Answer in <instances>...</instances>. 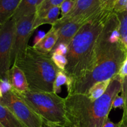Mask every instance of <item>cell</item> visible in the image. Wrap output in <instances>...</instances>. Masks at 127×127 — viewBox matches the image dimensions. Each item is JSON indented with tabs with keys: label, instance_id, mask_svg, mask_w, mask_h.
Masks as SVG:
<instances>
[{
	"label": "cell",
	"instance_id": "6da1fadb",
	"mask_svg": "<svg viewBox=\"0 0 127 127\" xmlns=\"http://www.w3.org/2000/svg\"><path fill=\"white\" fill-rule=\"evenodd\" d=\"M118 24L119 19L113 12L99 35L86 71L81 78L71 81V85L67 88L68 95H88L90 88L95 83L112 79L118 74L127 56L121 41L112 42L110 40L112 31Z\"/></svg>",
	"mask_w": 127,
	"mask_h": 127
},
{
	"label": "cell",
	"instance_id": "7a4b0ae2",
	"mask_svg": "<svg viewBox=\"0 0 127 127\" xmlns=\"http://www.w3.org/2000/svg\"><path fill=\"white\" fill-rule=\"evenodd\" d=\"M122 83L123 79L117 74L104 95L94 101L86 94L67 95L64 98L66 127H102L115 97L122 92Z\"/></svg>",
	"mask_w": 127,
	"mask_h": 127
},
{
	"label": "cell",
	"instance_id": "3957f363",
	"mask_svg": "<svg viewBox=\"0 0 127 127\" xmlns=\"http://www.w3.org/2000/svg\"><path fill=\"white\" fill-rule=\"evenodd\" d=\"M112 9L103 8L88 19L68 45L64 73L72 81L81 78L91 61L99 35L112 14Z\"/></svg>",
	"mask_w": 127,
	"mask_h": 127
},
{
	"label": "cell",
	"instance_id": "277c9868",
	"mask_svg": "<svg viewBox=\"0 0 127 127\" xmlns=\"http://www.w3.org/2000/svg\"><path fill=\"white\" fill-rule=\"evenodd\" d=\"M14 64L24 73L29 90L54 93L53 85L59 69L53 63L51 55L29 45L23 57Z\"/></svg>",
	"mask_w": 127,
	"mask_h": 127
},
{
	"label": "cell",
	"instance_id": "5b68a950",
	"mask_svg": "<svg viewBox=\"0 0 127 127\" xmlns=\"http://www.w3.org/2000/svg\"><path fill=\"white\" fill-rule=\"evenodd\" d=\"M16 94L40 118L43 127H67L64 98L55 93L31 90Z\"/></svg>",
	"mask_w": 127,
	"mask_h": 127
},
{
	"label": "cell",
	"instance_id": "8992f818",
	"mask_svg": "<svg viewBox=\"0 0 127 127\" xmlns=\"http://www.w3.org/2000/svg\"><path fill=\"white\" fill-rule=\"evenodd\" d=\"M0 104L9 109L26 127H43L40 118L12 89L2 95Z\"/></svg>",
	"mask_w": 127,
	"mask_h": 127
},
{
	"label": "cell",
	"instance_id": "52a82bcc",
	"mask_svg": "<svg viewBox=\"0 0 127 127\" xmlns=\"http://www.w3.org/2000/svg\"><path fill=\"white\" fill-rule=\"evenodd\" d=\"M35 19V14H33L16 21V29L11 54V66L25 54L29 46V41L33 32Z\"/></svg>",
	"mask_w": 127,
	"mask_h": 127
},
{
	"label": "cell",
	"instance_id": "ba28073f",
	"mask_svg": "<svg viewBox=\"0 0 127 127\" xmlns=\"http://www.w3.org/2000/svg\"><path fill=\"white\" fill-rule=\"evenodd\" d=\"M15 29L16 21L12 18L2 26L0 31V80L8 79Z\"/></svg>",
	"mask_w": 127,
	"mask_h": 127
},
{
	"label": "cell",
	"instance_id": "9c48e42d",
	"mask_svg": "<svg viewBox=\"0 0 127 127\" xmlns=\"http://www.w3.org/2000/svg\"><path fill=\"white\" fill-rule=\"evenodd\" d=\"M103 8L102 0H75L71 11L66 16L58 19L54 25H59L69 21L85 22Z\"/></svg>",
	"mask_w": 127,
	"mask_h": 127
},
{
	"label": "cell",
	"instance_id": "30bf717a",
	"mask_svg": "<svg viewBox=\"0 0 127 127\" xmlns=\"http://www.w3.org/2000/svg\"><path fill=\"white\" fill-rule=\"evenodd\" d=\"M86 22H80L69 21L59 25L52 26L57 30L58 32V41L55 47L58 45L60 43H64L69 45L77 32Z\"/></svg>",
	"mask_w": 127,
	"mask_h": 127
},
{
	"label": "cell",
	"instance_id": "8fae6325",
	"mask_svg": "<svg viewBox=\"0 0 127 127\" xmlns=\"http://www.w3.org/2000/svg\"><path fill=\"white\" fill-rule=\"evenodd\" d=\"M8 81L12 90L16 93H22L29 90L24 73L17 66L12 65L9 71Z\"/></svg>",
	"mask_w": 127,
	"mask_h": 127
},
{
	"label": "cell",
	"instance_id": "7c38bea8",
	"mask_svg": "<svg viewBox=\"0 0 127 127\" xmlns=\"http://www.w3.org/2000/svg\"><path fill=\"white\" fill-rule=\"evenodd\" d=\"M58 38L57 31L52 26L50 30L45 34L44 37L39 42L33 45V47L38 52L50 54L55 46Z\"/></svg>",
	"mask_w": 127,
	"mask_h": 127
},
{
	"label": "cell",
	"instance_id": "4fadbf2b",
	"mask_svg": "<svg viewBox=\"0 0 127 127\" xmlns=\"http://www.w3.org/2000/svg\"><path fill=\"white\" fill-rule=\"evenodd\" d=\"M37 0H21L12 18L15 21L26 16L36 14Z\"/></svg>",
	"mask_w": 127,
	"mask_h": 127
},
{
	"label": "cell",
	"instance_id": "5bb4252c",
	"mask_svg": "<svg viewBox=\"0 0 127 127\" xmlns=\"http://www.w3.org/2000/svg\"><path fill=\"white\" fill-rule=\"evenodd\" d=\"M21 0H0V26L12 19Z\"/></svg>",
	"mask_w": 127,
	"mask_h": 127
},
{
	"label": "cell",
	"instance_id": "9a60e30c",
	"mask_svg": "<svg viewBox=\"0 0 127 127\" xmlns=\"http://www.w3.org/2000/svg\"><path fill=\"white\" fill-rule=\"evenodd\" d=\"M60 13V7H53L46 11L39 17H35L33 26V31L37 27L43 24H51L52 26L55 24L59 19L58 17Z\"/></svg>",
	"mask_w": 127,
	"mask_h": 127
},
{
	"label": "cell",
	"instance_id": "2e32d148",
	"mask_svg": "<svg viewBox=\"0 0 127 127\" xmlns=\"http://www.w3.org/2000/svg\"><path fill=\"white\" fill-rule=\"evenodd\" d=\"M0 123L4 127H26L9 109L1 104Z\"/></svg>",
	"mask_w": 127,
	"mask_h": 127
},
{
	"label": "cell",
	"instance_id": "e0dca14e",
	"mask_svg": "<svg viewBox=\"0 0 127 127\" xmlns=\"http://www.w3.org/2000/svg\"><path fill=\"white\" fill-rule=\"evenodd\" d=\"M111 79L103 81L97 82L95 83L89 89L88 93V95L91 100L94 101L104 95L106 92Z\"/></svg>",
	"mask_w": 127,
	"mask_h": 127
},
{
	"label": "cell",
	"instance_id": "ac0fdd59",
	"mask_svg": "<svg viewBox=\"0 0 127 127\" xmlns=\"http://www.w3.org/2000/svg\"><path fill=\"white\" fill-rule=\"evenodd\" d=\"M71 78H69L64 71L58 70L56 76L55 80L53 85V91L54 93H59L61 92V88L62 86L66 85V88H69L71 83Z\"/></svg>",
	"mask_w": 127,
	"mask_h": 127
},
{
	"label": "cell",
	"instance_id": "d6986e66",
	"mask_svg": "<svg viewBox=\"0 0 127 127\" xmlns=\"http://www.w3.org/2000/svg\"><path fill=\"white\" fill-rule=\"evenodd\" d=\"M64 0H44L37 7L35 17H39L43 13L53 7H60Z\"/></svg>",
	"mask_w": 127,
	"mask_h": 127
},
{
	"label": "cell",
	"instance_id": "ffe728a7",
	"mask_svg": "<svg viewBox=\"0 0 127 127\" xmlns=\"http://www.w3.org/2000/svg\"><path fill=\"white\" fill-rule=\"evenodd\" d=\"M122 95L124 99V107L123 108L124 112L122 120L119 122V127H124L127 126V78L123 79L122 89Z\"/></svg>",
	"mask_w": 127,
	"mask_h": 127
},
{
	"label": "cell",
	"instance_id": "44dd1931",
	"mask_svg": "<svg viewBox=\"0 0 127 127\" xmlns=\"http://www.w3.org/2000/svg\"><path fill=\"white\" fill-rule=\"evenodd\" d=\"M120 22L119 32L120 35V40L127 36V11H124L122 12L116 13Z\"/></svg>",
	"mask_w": 127,
	"mask_h": 127
},
{
	"label": "cell",
	"instance_id": "7402d4cb",
	"mask_svg": "<svg viewBox=\"0 0 127 127\" xmlns=\"http://www.w3.org/2000/svg\"><path fill=\"white\" fill-rule=\"evenodd\" d=\"M52 57V60L53 61V63L55 64L56 66L62 71H64L66 66L67 64V61L66 57L65 55H63L62 54H60L58 53H52L51 55Z\"/></svg>",
	"mask_w": 127,
	"mask_h": 127
},
{
	"label": "cell",
	"instance_id": "603a6c76",
	"mask_svg": "<svg viewBox=\"0 0 127 127\" xmlns=\"http://www.w3.org/2000/svg\"><path fill=\"white\" fill-rule=\"evenodd\" d=\"M75 3V0H64L60 5L61 14L62 17L66 16L72 10Z\"/></svg>",
	"mask_w": 127,
	"mask_h": 127
},
{
	"label": "cell",
	"instance_id": "cb8c5ba5",
	"mask_svg": "<svg viewBox=\"0 0 127 127\" xmlns=\"http://www.w3.org/2000/svg\"><path fill=\"white\" fill-rule=\"evenodd\" d=\"M127 6V0H116L114 6V12H122L125 11V9Z\"/></svg>",
	"mask_w": 127,
	"mask_h": 127
},
{
	"label": "cell",
	"instance_id": "d4e9b609",
	"mask_svg": "<svg viewBox=\"0 0 127 127\" xmlns=\"http://www.w3.org/2000/svg\"><path fill=\"white\" fill-rule=\"evenodd\" d=\"M68 51V45L64 44V43H60L58 45L56 46L53 48L51 53L50 55H52V53L55 52V53H60V54H62L63 55L66 56L67 53Z\"/></svg>",
	"mask_w": 127,
	"mask_h": 127
},
{
	"label": "cell",
	"instance_id": "484cf974",
	"mask_svg": "<svg viewBox=\"0 0 127 127\" xmlns=\"http://www.w3.org/2000/svg\"><path fill=\"white\" fill-rule=\"evenodd\" d=\"M0 89L3 95L10 91L12 89V87L7 79H4V80H0Z\"/></svg>",
	"mask_w": 127,
	"mask_h": 127
},
{
	"label": "cell",
	"instance_id": "4316f807",
	"mask_svg": "<svg viewBox=\"0 0 127 127\" xmlns=\"http://www.w3.org/2000/svg\"><path fill=\"white\" fill-rule=\"evenodd\" d=\"M124 107V99L122 95H117L115 97L112 104V108L114 109H123Z\"/></svg>",
	"mask_w": 127,
	"mask_h": 127
},
{
	"label": "cell",
	"instance_id": "83f0119b",
	"mask_svg": "<svg viewBox=\"0 0 127 127\" xmlns=\"http://www.w3.org/2000/svg\"><path fill=\"white\" fill-rule=\"evenodd\" d=\"M118 74L122 79H124L125 78H127V56L126 58H125L124 62H123L121 67H120V69L119 70Z\"/></svg>",
	"mask_w": 127,
	"mask_h": 127
},
{
	"label": "cell",
	"instance_id": "f1b7e54d",
	"mask_svg": "<svg viewBox=\"0 0 127 127\" xmlns=\"http://www.w3.org/2000/svg\"><path fill=\"white\" fill-rule=\"evenodd\" d=\"M115 1L116 0H102V6L104 8L113 10Z\"/></svg>",
	"mask_w": 127,
	"mask_h": 127
},
{
	"label": "cell",
	"instance_id": "f546056e",
	"mask_svg": "<svg viewBox=\"0 0 127 127\" xmlns=\"http://www.w3.org/2000/svg\"><path fill=\"white\" fill-rule=\"evenodd\" d=\"M102 127H119V124H115L110 120L109 117L107 119Z\"/></svg>",
	"mask_w": 127,
	"mask_h": 127
},
{
	"label": "cell",
	"instance_id": "4dcf8cb0",
	"mask_svg": "<svg viewBox=\"0 0 127 127\" xmlns=\"http://www.w3.org/2000/svg\"><path fill=\"white\" fill-rule=\"evenodd\" d=\"M45 34V33H43V32H38V35H37L36 36L35 39V44H36V43H37V42H39V41L40 40L42 39V38H43V37H44Z\"/></svg>",
	"mask_w": 127,
	"mask_h": 127
},
{
	"label": "cell",
	"instance_id": "1f68e13d",
	"mask_svg": "<svg viewBox=\"0 0 127 127\" xmlns=\"http://www.w3.org/2000/svg\"><path fill=\"white\" fill-rule=\"evenodd\" d=\"M43 1H44V0H37V7L42 3V2H43Z\"/></svg>",
	"mask_w": 127,
	"mask_h": 127
},
{
	"label": "cell",
	"instance_id": "d6a6232c",
	"mask_svg": "<svg viewBox=\"0 0 127 127\" xmlns=\"http://www.w3.org/2000/svg\"><path fill=\"white\" fill-rule=\"evenodd\" d=\"M2 97V92H1V89H0V99H1V97Z\"/></svg>",
	"mask_w": 127,
	"mask_h": 127
},
{
	"label": "cell",
	"instance_id": "836d02e7",
	"mask_svg": "<svg viewBox=\"0 0 127 127\" xmlns=\"http://www.w3.org/2000/svg\"><path fill=\"white\" fill-rule=\"evenodd\" d=\"M0 127H4L3 126H2V125H1V123H0Z\"/></svg>",
	"mask_w": 127,
	"mask_h": 127
},
{
	"label": "cell",
	"instance_id": "e575fe53",
	"mask_svg": "<svg viewBox=\"0 0 127 127\" xmlns=\"http://www.w3.org/2000/svg\"><path fill=\"white\" fill-rule=\"evenodd\" d=\"M2 26H0V31H1V27H2Z\"/></svg>",
	"mask_w": 127,
	"mask_h": 127
},
{
	"label": "cell",
	"instance_id": "d590c367",
	"mask_svg": "<svg viewBox=\"0 0 127 127\" xmlns=\"http://www.w3.org/2000/svg\"><path fill=\"white\" fill-rule=\"evenodd\" d=\"M125 11H127V7H126V9H125Z\"/></svg>",
	"mask_w": 127,
	"mask_h": 127
},
{
	"label": "cell",
	"instance_id": "8d00e7d4",
	"mask_svg": "<svg viewBox=\"0 0 127 127\" xmlns=\"http://www.w3.org/2000/svg\"></svg>",
	"mask_w": 127,
	"mask_h": 127
}]
</instances>
